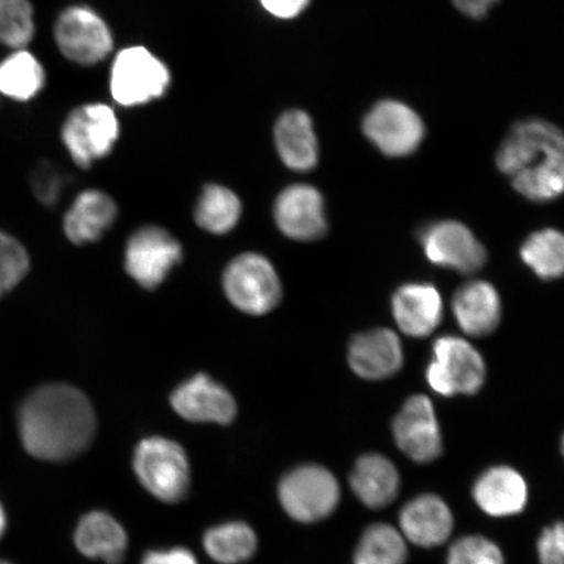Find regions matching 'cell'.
I'll list each match as a JSON object with an SVG mask.
<instances>
[{
    "label": "cell",
    "mask_w": 564,
    "mask_h": 564,
    "mask_svg": "<svg viewBox=\"0 0 564 564\" xmlns=\"http://www.w3.org/2000/svg\"><path fill=\"white\" fill-rule=\"evenodd\" d=\"M394 441L401 451L420 464L432 463L442 454V435L432 400L415 394L405 401L393 421Z\"/></svg>",
    "instance_id": "5bb4252c"
},
{
    "label": "cell",
    "mask_w": 564,
    "mask_h": 564,
    "mask_svg": "<svg viewBox=\"0 0 564 564\" xmlns=\"http://www.w3.org/2000/svg\"><path fill=\"white\" fill-rule=\"evenodd\" d=\"M34 33V10L30 0H0V45L13 51L26 48Z\"/></svg>",
    "instance_id": "f546056e"
},
{
    "label": "cell",
    "mask_w": 564,
    "mask_h": 564,
    "mask_svg": "<svg viewBox=\"0 0 564 564\" xmlns=\"http://www.w3.org/2000/svg\"><path fill=\"white\" fill-rule=\"evenodd\" d=\"M350 486L365 506L373 510L384 509L398 497L399 471L390 458L378 454L365 455L351 471Z\"/></svg>",
    "instance_id": "cb8c5ba5"
},
{
    "label": "cell",
    "mask_w": 564,
    "mask_h": 564,
    "mask_svg": "<svg viewBox=\"0 0 564 564\" xmlns=\"http://www.w3.org/2000/svg\"><path fill=\"white\" fill-rule=\"evenodd\" d=\"M68 182L69 176L47 161L40 162L31 176L32 192L46 207H54L61 202Z\"/></svg>",
    "instance_id": "1f68e13d"
},
{
    "label": "cell",
    "mask_w": 564,
    "mask_h": 564,
    "mask_svg": "<svg viewBox=\"0 0 564 564\" xmlns=\"http://www.w3.org/2000/svg\"><path fill=\"white\" fill-rule=\"evenodd\" d=\"M273 217L282 235L293 241H317L328 230L323 195L319 189L308 185L282 189L274 202Z\"/></svg>",
    "instance_id": "4fadbf2b"
},
{
    "label": "cell",
    "mask_w": 564,
    "mask_h": 564,
    "mask_svg": "<svg viewBox=\"0 0 564 564\" xmlns=\"http://www.w3.org/2000/svg\"><path fill=\"white\" fill-rule=\"evenodd\" d=\"M204 549L212 560L220 564H241L257 552L258 539L252 528L242 521L210 528L204 534Z\"/></svg>",
    "instance_id": "4316f807"
},
{
    "label": "cell",
    "mask_w": 564,
    "mask_h": 564,
    "mask_svg": "<svg viewBox=\"0 0 564 564\" xmlns=\"http://www.w3.org/2000/svg\"><path fill=\"white\" fill-rule=\"evenodd\" d=\"M75 545L83 555L108 564H121L129 539L124 528L108 512L84 514L75 531Z\"/></svg>",
    "instance_id": "7402d4cb"
},
{
    "label": "cell",
    "mask_w": 564,
    "mask_h": 564,
    "mask_svg": "<svg viewBox=\"0 0 564 564\" xmlns=\"http://www.w3.org/2000/svg\"><path fill=\"white\" fill-rule=\"evenodd\" d=\"M121 135V123L111 106L91 102L77 106L62 126L63 145L82 169L108 158Z\"/></svg>",
    "instance_id": "5b68a950"
},
{
    "label": "cell",
    "mask_w": 564,
    "mask_h": 564,
    "mask_svg": "<svg viewBox=\"0 0 564 564\" xmlns=\"http://www.w3.org/2000/svg\"><path fill=\"white\" fill-rule=\"evenodd\" d=\"M0 564H12L10 562L0 561Z\"/></svg>",
    "instance_id": "f35d334b"
},
{
    "label": "cell",
    "mask_w": 564,
    "mask_h": 564,
    "mask_svg": "<svg viewBox=\"0 0 564 564\" xmlns=\"http://www.w3.org/2000/svg\"><path fill=\"white\" fill-rule=\"evenodd\" d=\"M141 564H199L196 556L185 547L154 550L144 555Z\"/></svg>",
    "instance_id": "d590c367"
},
{
    "label": "cell",
    "mask_w": 564,
    "mask_h": 564,
    "mask_svg": "<svg viewBox=\"0 0 564 564\" xmlns=\"http://www.w3.org/2000/svg\"><path fill=\"white\" fill-rule=\"evenodd\" d=\"M497 166L525 199L547 203L563 193V133L544 119L514 123L500 144Z\"/></svg>",
    "instance_id": "7a4b0ae2"
},
{
    "label": "cell",
    "mask_w": 564,
    "mask_h": 564,
    "mask_svg": "<svg viewBox=\"0 0 564 564\" xmlns=\"http://www.w3.org/2000/svg\"><path fill=\"white\" fill-rule=\"evenodd\" d=\"M406 554L405 540L397 529L373 524L358 542L355 564H404Z\"/></svg>",
    "instance_id": "f1b7e54d"
},
{
    "label": "cell",
    "mask_w": 564,
    "mask_h": 564,
    "mask_svg": "<svg viewBox=\"0 0 564 564\" xmlns=\"http://www.w3.org/2000/svg\"><path fill=\"white\" fill-rule=\"evenodd\" d=\"M183 249L171 232L154 225L133 231L124 250L126 272L140 286L152 291L182 262Z\"/></svg>",
    "instance_id": "30bf717a"
},
{
    "label": "cell",
    "mask_w": 564,
    "mask_h": 564,
    "mask_svg": "<svg viewBox=\"0 0 564 564\" xmlns=\"http://www.w3.org/2000/svg\"><path fill=\"white\" fill-rule=\"evenodd\" d=\"M392 314L404 334L425 337L440 326L443 302L438 289L430 284H406L392 299Z\"/></svg>",
    "instance_id": "ac0fdd59"
},
{
    "label": "cell",
    "mask_w": 564,
    "mask_h": 564,
    "mask_svg": "<svg viewBox=\"0 0 564 564\" xmlns=\"http://www.w3.org/2000/svg\"><path fill=\"white\" fill-rule=\"evenodd\" d=\"M348 361L358 377L382 380L397 373L404 362L400 338L390 329L377 328L352 337Z\"/></svg>",
    "instance_id": "2e32d148"
},
{
    "label": "cell",
    "mask_w": 564,
    "mask_h": 564,
    "mask_svg": "<svg viewBox=\"0 0 564 564\" xmlns=\"http://www.w3.org/2000/svg\"><path fill=\"white\" fill-rule=\"evenodd\" d=\"M31 270V258L23 243L0 230V299L15 289Z\"/></svg>",
    "instance_id": "4dcf8cb0"
},
{
    "label": "cell",
    "mask_w": 564,
    "mask_h": 564,
    "mask_svg": "<svg viewBox=\"0 0 564 564\" xmlns=\"http://www.w3.org/2000/svg\"><path fill=\"white\" fill-rule=\"evenodd\" d=\"M365 137L388 158H406L419 150L425 124L411 106L397 100L378 102L366 115Z\"/></svg>",
    "instance_id": "8fae6325"
},
{
    "label": "cell",
    "mask_w": 564,
    "mask_h": 564,
    "mask_svg": "<svg viewBox=\"0 0 564 564\" xmlns=\"http://www.w3.org/2000/svg\"><path fill=\"white\" fill-rule=\"evenodd\" d=\"M564 531L558 523L542 532L539 541V555L541 564H564Z\"/></svg>",
    "instance_id": "836d02e7"
},
{
    "label": "cell",
    "mask_w": 564,
    "mask_h": 564,
    "mask_svg": "<svg viewBox=\"0 0 564 564\" xmlns=\"http://www.w3.org/2000/svg\"><path fill=\"white\" fill-rule=\"evenodd\" d=\"M172 75L164 62L144 46L118 52L110 69L112 100L124 108L159 100L171 86Z\"/></svg>",
    "instance_id": "277c9868"
},
{
    "label": "cell",
    "mask_w": 564,
    "mask_h": 564,
    "mask_svg": "<svg viewBox=\"0 0 564 564\" xmlns=\"http://www.w3.org/2000/svg\"><path fill=\"white\" fill-rule=\"evenodd\" d=\"M282 509L300 523H315L333 513L340 500V488L329 470L303 465L281 479Z\"/></svg>",
    "instance_id": "9c48e42d"
},
{
    "label": "cell",
    "mask_w": 564,
    "mask_h": 564,
    "mask_svg": "<svg viewBox=\"0 0 564 564\" xmlns=\"http://www.w3.org/2000/svg\"><path fill=\"white\" fill-rule=\"evenodd\" d=\"M197 227L212 235H228L241 220L242 203L230 188L210 183L203 188L195 207Z\"/></svg>",
    "instance_id": "484cf974"
},
{
    "label": "cell",
    "mask_w": 564,
    "mask_h": 564,
    "mask_svg": "<svg viewBox=\"0 0 564 564\" xmlns=\"http://www.w3.org/2000/svg\"><path fill=\"white\" fill-rule=\"evenodd\" d=\"M171 404L182 419L196 423L229 425L237 417L232 394L206 373H197L172 393Z\"/></svg>",
    "instance_id": "9a60e30c"
},
{
    "label": "cell",
    "mask_w": 564,
    "mask_h": 564,
    "mask_svg": "<svg viewBox=\"0 0 564 564\" xmlns=\"http://www.w3.org/2000/svg\"><path fill=\"white\" fill-rule=\"evenodd\" d=\"M448 564H505V560L494 542L481 535H469L449 549Z\"/></svg>",
    "instance_id": "d6a6232c"
},
{
    "label": "cell",
    "mask_w": 564,
    "mask_h": 564,
    "mask_svg": "<svg viewBox=\"0 0 564 564\" xmlns=\"http://www.w3.org/2000/svg\"><path fill=\"white\" fill-rule=\"evenodd\" d=\"M44 66L26 48L13 51L0 62V96L26 102L39 96L45 87Z\"/></svg>",
    "instance_id": "d4e9b609"
},
{
    "label": "cell",
    "mask_w": 564,
    "mask_h": 564,
    "mask_svg": "<svg viewBox=\"0 0 564 564\" xmlns=\"http://www.w3.org/2000/svg\"><path fill=\"white\" fill-rule=\"evenodd\" d=\"M223 286L232 306L249 315H265L282 299V286L274 267L257 252H245L225 268Z\"/></svg>",
    "instance_id": "8992f818"
},
{
    "label": "cell",
    "mask_w": 564,
    "mask_h": 564,
    "mask_svg": "<svg viewBox=\"0 0 564 564\" xmlns=\"http://www.w3.org/2000/svg\"><path fill=\"white\" fill-rule=\"evenodd\" d=\"M486 379V365L481 352L464 338L440 337L433 345V358L426 370L432 390L442 397L475 394Z\"/></svg>",
    "instance_id": "52a82bcc"
},
{
    "label": "cell",
    "mask_w": 564,
    "mask_h": 564,
    "mask_svg": "<svg viewBox=\"0 0 564 564\" xmlns=\"http://www.w3.org/2000/svg\"><path fill=\"white\" fill-rule=\"evenodd\" d=\"M55 44L69 62L95 66L111 54L115 37L106 21L87 6H70L54 25Z\"/></svg>",
    "instance_id": "ba28073f"
},
{
    "label": "cell",
    "mask_w": 564,
    "mask_h": 564,
    "mask_svg": "<svg viewBox=\"0 0 564 564\" xmlns=\"http://www.w3.org/2000/svg\"><path fill=\"white\" fill-rule=\"evenodd\" d=\"M117 216V203L111 196L100 189H86L68 208L63 228L74 245L95 243L111 229Z\"/></svg>",
    "instance_id": "ffe728a7"
},
{
    "label": "cell",
    "mask_w": 564,
    "mask_h": 564,
    "mask_svg": "<svg viewBox=\"0 0 564 564\" xmlns=\"http://www.w3.org/2000/svg\"><path fill=\"white\" fill-rule=\"evenodd\" d=\"M420 242L430 262L458 273H476L488 260L484 245L462 223L430 224L421 230Z\"/></svg>",
    "instance_id": "7c38bea8"
},
{
    "label": "cell",
    "mask_w": 564,
    "mask_h": 564,
    "mask_svg": "<svg viewBox=\"0 0 564 564\" xmlns=\"http://www.w3.org/2000/svg\"><path fill=\"white\" fill-rule=\"evenodd\" d=\"M21 443L40 460L63 463L86 453L97 420L89 399L76 387L48 383L35 388L18 413Z\"/></svg>",
    "instance_id": "6da1fadb"
},
{
    "label": "cell",
    "mask_w": 564,
    "mask_h": 564,
    "mask_svg": "<svg viewBox=\"0 0 564 564\" xmlns=\"http://www.w3.org/2000/svg\"><path fill=\"white\" fill-rule=\"evenodd\" d=\"M499 2L500 0H453L456 9L471 19L485 18Z\"/></svg>",
    "instance_id": "8d00e7d4"
},
{
    "label": "cell",
    "mask_w": 564,
    "mask_h": 564,
    "mask_svg": "<svg viewBox=\"0 0 564 564\" xmlns=\"http://www.w3.org/2000/svg\"><path fill=\"white\" fill-rule=\"evenodd\" d=\"M279 158L291 171H313L319 160V144L312 118L307 112L292 109L279 117L273 130Z\"/></svg>",
    "instance_id": "e0dca14e"
},
{
    "label": "cell",
    "mask_w": 564,
    "mask_h": 564,
    "mask_svg": "<svg viewBox=\"0 0 564 564\" xmlns=\"http://www.w3.org/2000/svg\"><path fill=\"white\" fill-rule=\"evenodd\" d=\"M133 470L141 485L164 503H180L187 497L192 471L178 443L152 436L138 444Z\"/></svg>",
    "instance_id": "3957f363"
},
{
    "label": "cell",
    "mask_w": 564,
    "mask_h": 564,
    "mask_svg": "<svg viewBox=\"0 0 564 564\" xmlns=\"http://www.w3.org/2000/svg\"><path fill=\"white\" fill-rule=\"evenodd\" d=\"M474 497L484 512L505 518L524 510L528 489L524 478L517 470L497 467L479 477Z\"/></svg>",
    "instance_id": "603a6c76"
},
{
    "label": "cell",
    "mask_w": 564,
    "mask_h": 564,
    "mask_svg": "<svg viewBox=\"0 0 564 564\" xmlns=\"http://www.w3.org/2000/svg\"><path fill=\"white\" fill-rule=\"evenodd\" d=\"M453 312L465 334L484 337L498 328L502 319V302L489 282L471 281L457 289Z\"/></svg>",
    "instance_id": "d6986e66"
},
{
    "label": "cell",
    "mask_w": 564,
    "mask_h": 564,
    "mask_svg": "<svg viewBox=\"0 0 564 564\" xmlns=\"http://www.w3.org/2000/svg\"><path fill=\"white\" fill-rule=\"evenodd\" d=\"M6 528H7V517H6L3 506L0 505V539H2V535L6 532Z\"/></svg>",
    "instance_id": "74e56055"
},
{
    "label": "cell",
    "mask_w": 564,
    "mask_h": 564,
    "mask_svg": "<svg viewBox=\"0 0 564 564\" xmlns=\"http://www.w3.org/2000/svg\"><path fill=\"white\" fill-rule=\"evenodd\" d=\"M265 12L280 20H292L307 9L312 0H259Z\"/></svg>",
    "instance_id": "e575fe53"
},
{
    "label": "cell",
    "mask_w": 564,
    "mask_h": 564,
    "mask_svg": "<svg viewBox=\"0 0 564 564\" xmlns=\"http://www.w3.org/2000/svg\"><path fill=\"white\" fill-rule=\"evenodd\" d=\"M400 527L414 545L434 547L449 538L454 518L448 506L436 496H421L409 502L400 513Z\"/></svg>",
    "instance_id": "44dd1931"
},
{
    "label": "cell",
    "mask_w": 564,
    "mask_h": 564,
    "mask_svg": "<svg viewBox=\"0 0 564 564\" xmlns=\"http://www.w3.org/2000/svg\"><path fill=\"white\" fill-rule=\"evenodd\" d=\"M520 256L540 279H558L564 267L563 236L555 229L532 232L521 246Z\"/></svg>",
    "instance_id": "83f0119b"
}]
</instances>
